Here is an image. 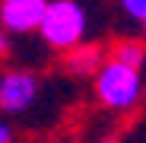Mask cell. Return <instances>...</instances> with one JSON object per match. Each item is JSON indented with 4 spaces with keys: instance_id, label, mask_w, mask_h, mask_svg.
I'll return each mask as SVG.
<instances>
[{
    "instance_id": "6da1fadb",
    "label": "cell",
    "mask_w": 146,
    "mask_h": 143,
    "mask_svg": "<svg viewBox=\"0 0 146 143\" xmlns=\"http://www.w3.org/2000/svg\"><path fill=\"white\" fill-rule=\"evenodd\" d=\"M95 99H99L108 111L127 114L137 111L143 102V73L140 67H130L117 57H102V64L92 73Z\"/></svg>"
},
{
    "instance_id": "7a4b0ae2",
    "label": "cell",
    "mask_w": 146,
    "mask_h": 143,
    "mask_svg": "<svg viewBox=\"0 0 146 143\" xmlns=\"http://www.w3.org/2000/svg\"><path fill=\"white\" fill-rule=\"evenodd\" d=\"M89 13L80 0H48L44 16L38 22V32L51 51H70L80 41H86Z\"/></svg>"
},
{
    "instance_id": "3957f363",
    "label": "cell",
    "mask_w": 146,
    "mask_h": 143,
    "mask_svg": "<svg viewBox=\"0 0 146 143\" xmlns=\"http://www.w3.org/2000/svg\"><path fill=\"white\" fill-rule=\"evenodd\" d=\"M38 99V76L32 70H7L0 73V111L19 114L29 111Z\"/></svg>"
},
{
    "instance_id": "277c9868",
    "label": "cell",
    "mask_w": 146,
    "mask_h": 143,
    "mask_svg": "<svg viewBox=\"0 0 146 143\" xmlns=\"http://www.w3.org/2000/svg\"><path fill=\"white\" fill-rule=\"evenodd\" d=\"M48 0H0V26L10 35H32L44 16Z\"/></svg>"
},
{
    "instance_id": "5b68a950",
    "label": "cell",
    "mask_w": 146,
    "mask_h": 143,
    "mask_svg": "<svg viewBox=\"0 0 146 143\" xmlns=\"http://www.w3.org/2000/svg\"><path fill=\"white\" fill-rule=\"evenodd\" d=\"M67 54V67H70V73H76V76H92L95 73V67L102 64V48H95V45H86V41H80L76 48H70V51H64Z\"/></svg>"
},
{
    "instance_id": "8992f818",
    "label": "cell",
    "mask_w": 146,
    "mask_h": 143,
    "mask_svg": "<svg viewBox=\"0 0 146 143\" xmlns=\"http://www.w3.org/2000/svg\"><path fill=\"white\" fill-rule=\"evenodd\" d=\"M111 57L124 61L130 67H140L143 70V57H146V48H143V38H121L114 48H111Z\"/></svg>"
},
{
    "instance_id": "52a82bcc",
    "label": "cell",
    "mask_w": 146,
    "mask_h": 143,
    "mask_svg": "<svg viewBox=\"0 0 146 143\" xmlns=\"http://www.w3.org/2000/svg\"><path fill=\"white\" fill-rule=\"evenodd\" d=\"M121 10H124L127 19H133L137 26L146 22V0H121Z\"/></svg>"
},
{
    "instance_id": "ba28073f",
    "label": "cell",
    "mask_w": 146,
    "mask_h": 143,
    "mask_svg": "<svg viewBox=\"0 0 146 143\" xmlns=\"http://www.w3.org/2000/svg\"><path fill=\"white\" fill-rule=\"evenodd\" d=\"M13 54V35L0 26V57H10Z\"/></svg>"
},
{
    "instance_id": "9c48e42d",
    "label": "cell",
    "mask_w": 146,
    "mask_h": 143,
    "mask_svg": "<svg viewBox=\"0 0 146 143\" xmlns=\"http://www.w3.org/2000/svg\"><path fill=\"white\" fill-rule=\"evenodd\" d=\"M13 140H16L13 124H10V121H0V143H13Z\"/></svg>"
}]
</instances>
